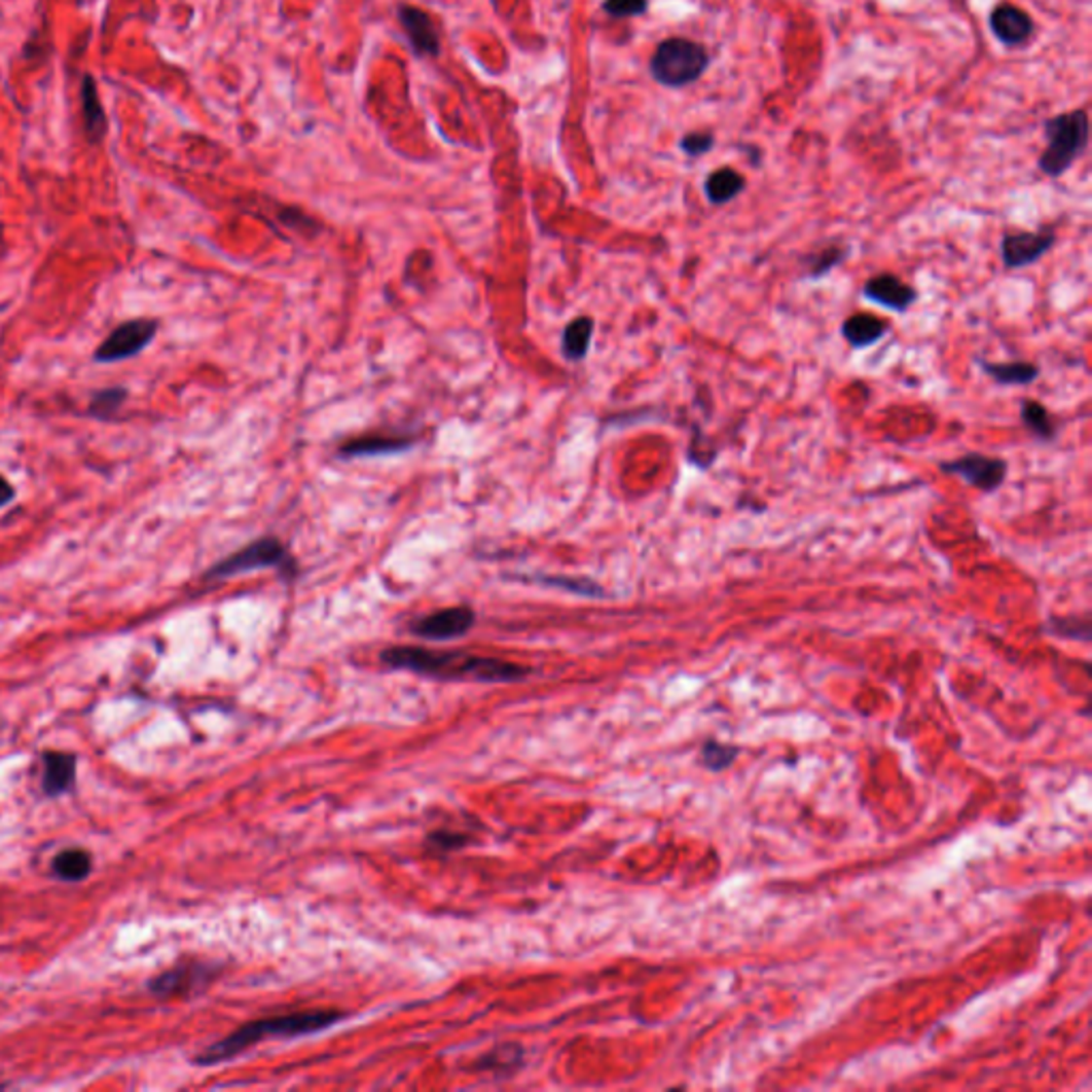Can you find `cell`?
<instances>
[{
    "label": "cell",
    "instance_id": "1",
    "mask_svg": "<svg viewBox=\"0 0 1092 1092\" xmlns=\"http://www.w3.org/2000/svg\"><path fill=\"white\" fill-rule=\"evenodd\" d=\"M391 670H408L442 681H480L510 683L530 675L525 666L504 662L498 657H482L464 651H431L423 647H391L380 655Z\"/></svg>",
    "mask_w": 1092,
    "mask_h": 1092
},
{
    "label": "cell",
    "instance_id": "2",
    "mask_svg": "<svg viewBox=\"0 0 1092 1092\" xmlns=\"http://www.w3.org/2000/svg\"><path fill=\"white\" fill-rule=\"evenodd\" d=\"M343 1018H347L343 1012L319 1010V1012H297V1014H284V1016L254 1020V1022L240 1026L231 1034H226L224 1040L212 1044L204 1052H198L194 1056V1065L214 1067V1065H220V1062L233 1060L238 1054L246 1052L248 1048L256 1044H261L263 1040L305 1038V1034H314V1032H321L325 1028L335 1026Z\"/></svg>",
    "mask_w": 1092,
    "mask_h": 1092
},
{
    "label": "cell",
    "instance_id": "3",
    "mask_svg": "<svg viewBox=\"0 0 1092 1092\" xmlns=\"http://www.w3.org/2000/svg\"><path fill=\"white\" fill-rule=\"evenodd\" d=\"M1088 113L1084 109L1052 116L1044 126L1048 146L1038 160L1042 174L1048 178L1065 176L1088 146Z\"/></svg>",
    "mask_w": 1092,
    "mask_h": 1092
},
{
    "label": "cell",
    "instance_id": "4",
    "mask_svg": "<svg viewBox=\"0 0 1092 1092\" xmlns=\"http://www.w3.org/2000/svg\"><path fill=\"white\" fill-rule=\"evenodd\" d=\"M708 49L692 39L670 37L657 45L651 56V75L666 88H685L698 81L708 69Z\"/></svg>",
    "mask_w": 1092,
    "mask_h": 1092
},
{
    "label": "cell",
    "instance_id": "5",
    "mask_svg": "<svg viewBox=\"0 0 1092 1092\" xmlns=\"http://www.w3.org/2000/svg\"><path fill=\"white\" fill-rule=\"evenodd\" d=\"M261 568H278L286 574H295V563L289 551H286V546L274 536H267V538L254 540L252 544L244 546L242 551L228 555L226 559L212 566L206 574V579L208 581L231 579V577H238V574H246V572L261 570Z\"/></svg>",
    "mask_w": 1092,
    "mask_h": 1092
},
{
    "label": "cell",
    "instance_id": "6",
    "mask_svg": "<svg viewBox=\"0 0 1092 1092\" xmlns=\"http://www.w3.org/2000/svg\"><path fill=\"white\" fill-rule=\"evenodd\" d=\"M1008 462L1000 457H990L984 452H967L962 457L941 462L939 472L947 476H958L969 486L982 494H994L1008 478Z\"/></svg>",
    "mask_w": 1092,
    "mask_h": 1092
},
{
    "label": "cell",
    "instance_id": "7",
    "mask_svg": "<svg viewBox=\"0 0 1092 1092\" xmlns=\"http://www.w3.org/2000/svg\"><path fill=\"white\" fill-rule=\"evenodd\" d=\"M158 321L154 319H133L113 329L95 351V361L99 363H116L137 357L143 349H148L156 337Z\"/></svg>",
    "mask_w": 1092,
    "mask_h": 1092
},
{
    "label": "cell",
    "instance_id": "8",
    "mask_svg": "<svg viewBox=\"0 0 1092 1092\" xmlns=\"http://www.w3.org/2000/svg\"><path fill=\"white\" fill-rule=\"evenodd\" d=\"M216 975H218V969L210 962L186 960L174 969L156 975L154 980H150L148 988L158 998H184L196 992H204L212 984Z\"/></svg>",
    "mask_w": 1092,
    "mask_h": 1092
},
{
    "label": "cell",
    "instance_id": "9",
    "mask_svg": "<svg viewBox=\"0 0 1092 1092\" xmlns=\"http://www.w3.org/2000/svg\"><path fill=\"white\" fill-rule=\"evenodd\" d=\"M1056 244L1054 228H1040V231H1018L1005 233L1000 238V258L1005 269H1022L1038 263Z\"/></svg>",
    "mask_w": 1092,
    "mask_h": 1092
},
{
    "label": "cell",
    "instance_id": "10",
    "mask_svg": "<svg viewBox=\"0 0 1092 1092\" xmlns=\"http://www.w3.org/2000/svg\"><path fill=\"white\" fill-rule=\"evenodd\" d=\"M476 615L470 607H452L431 613L410 625V631L418 639L427 641H450L466 636L474 627Z\"/></svg>",
    "mask_w": 1092,
    "mask_h": 1092
},
{
    "label": "cell",
    "instance_id": "11",
    "mask_svg": "<svg viewBox=\"0 0 1092 1092\" xmlns=\"http://www.w3.org/2000/svg\"><path fill=\"white\" fill-rule=\"evenodd\" d=\"M862 295L867 301L877 303L895 314H905L917 301L919 293L915 286L907 284L895 274H879L862 286Z\"/></svg>",
    "mask_w": 1092,
    "mask_h": 1092
},
{
    "label": "cell",
    "instance_id": "12",
    "mask_svg": "<svg viewBox=\"0 0 1092 1092\" xmlns=\"http://www.w3.org/2000/svg\"><path fill=\"white\" fill-rule=\"evenodd\" d=\"M990 28L1003 45L1020 47L1032 37L1034 22L1024 9L1010 0H1003L990 13Z\"/></svg>",
    "mask_w": 1092,
    "mask_h": 1092
},
{
    "label": "cell",
    "instance_id": "13",
    "mask_svg": "<svg viewBox=\"0 0 1092 1092\" xmlns=\"http://www.w3.org/2000/svg\"><path fill=\"white\" fill-rule=\"evenodd\" d=\"M41 790L59 798L73 790L77 779V756L69 752H45L41 758Z\"/></svg>",
    "mask_w": 1092,
    "mask_h": 1092
},
{
    "label": "cell",
    "instance_id": "14",
    "mask_svg": "<svg viewBox=\"0 0 1092 1092\" xmlns=\"http://www.w3.org/2000/svg\"><path fill=\"white\" fill-rule=\"evenodd\" d=\"M887 329H889L887 321L879 319V316L875 314L860 312V314L847 316L841 327V333L853 351H865V349L875 347L879 339H883Z\"/></svg>",
    "mask_w": 1092,
    "mask_h": 1092
},
{
    "label": "cell",
    "instance_id": "15",
    "mask_svg": "<svg viewBox=\"0 0 1092 1092\" xmlns=\"http://www.w3.org/2000/svg\"><path fill=\"white\" fill-rule=\"evenodd\" d=\"M399 22L406 28L408 39L412 41V47L416 49V53H425V56L438 53L440 41L436 35V28L425 11L404 5L399 9Z\"/></svg>",
    "mask_w": 1092,
    "mask_h": 1092
},
{
    "label": "cell",
    "instance_id": "16",
    "mask_svg": "<svg viewBox=\"0 0 1092 1092\" xmlns=\"http://www.w3.org/2000/svg\"><path fill=\"white\" fill-rule=\"evenodd\" d=\"M977 365L982 367L986 376H990L1000 387H1026L1032 385L1042 376L1040 365L1030 361H1008V363H992L984 359H975Z\"/></svg>",
    "mask_w": 1092,
    "mask_h": 1092
},
{
    "label": "cell",
    "instance_id": "17",
    "mask_svg": "<svg viewBox=\"0 0 1092 1092\" xmlns=\"http://www.w3.org/2000/svg\"><path fill=\"white\" fill-rule=\"evenodd\" d=\"M81 109H83L85 135H88L93 143L103 141L107 133V118H105V109L99 99L97 81L88 73H85L81 79Z\"/></svg>",
    "mask_w": 1092,
    "mask_h": 1092
},
{
    "label": "cell",
    "instance_id": "18",
    "mask_svg": "<svg viewBox=\"0 0 1092 1092\" xmlns=\"http://www.w3.org/2000/svg\"><path fill=\"white\" fill-rule=\"evenodd\" d=\"M747 188V180L742 174H738L732 167L715 169L704 180V194L711 206H728L742 190Z\"/></svg>",
    "mask_w": 1092,
    "mask_h": 1092
},
{
    "label": "cell",
    "instance_id": "19",
    "mask_svg": "<svg viewBox=\"0 0 1092 1092\" xmlns=\"http://www.w3.org/2000/svg\"><path fill=\"white\" fill-rule=\"evenodd\" d=\"M93 856L81 847H69L53 856L51 873L56 879L67 883H79L93 873Z\"/></svg>",
    "mask_w": 1092,
    "mask_h": 1092
},
{
    "label": "cell",
    "instance_id": "20",
    "mask_svg": "<svg viewBox=\"0 0 1092 1092\" xmlns=\"http://www.w3.org/2000/svg\"><path fill=\"white\" fill-rule=\"evenodd\" d=\"M414 444V440L406 438H391V436H367V438H355L339 446L337 454L343 459H357V457H373V454H393L408 450Z\"/></svg>",
    "mask_w": 1092,
    "mask_h": 1092
},
{
    "label": "cell",
    "instance_id": "21",
    "mask_svg": "<svg viewBox=\"0 0 1092 1092\" xmlns=\"http://www.w3.org/2000/svg\"><path fill=\"white\" fill-rule=\"evenodd\" d=\"M1020 421L1030 431L1032 438L1040 442H1054L1056 440V421L1050 414V410L1034 399H1022L1020 404Z\"/></svg>",
    "mask_w": 1092,
    "mask_h": 1092
},
{
    "label": "cell",
    "instance_id": "22",
    "mask_svg": "<svg viewBox=\"0 0 1092 1092\" xmlns=\"http://www.w3.org/2000/svg\"><path fill=\"white\" fill-rule=\"evenodd\" d=\"M851 254V248L849 246H843V244H830V246H824L822 250L813 252L807 261H804V274L802 278L804 280H822L826 278L830 271H835L839 265H843L847 258Z\"/></svg>",
    "mask_w": 1092,
    "mask_h": 1092
},
{
    "label": "cell",
    "instance_id": "23",
    "mask_svg": "<svg viewBox=\"0 0 1092 1092\" xmlns=\"http://www.w3.org/2000/svg\"><path fill=\"white\" fill-rule=\"evenodd\" d=\"M593 321L589 319V316H581V319L572 321L566 331H563V337H561V349H563V355L570 359V361H581L587 357L589 353V343H591V337H593Z\"/></svg>",
    "mask_w": 1092,
    "mask_h": 1092
},
{
    "label": "cell",
    "instance_id": "24",
    "mask_svg": "<svg viewBox=\"0 0 1092 1092\" xmlns=\"http://www.w3.org/2000/svg\"><path fill=\"white\" fill-rule=\"evenodd\" d=\"M129 391L124 387H109V389H103V391H97L90 399V406H88V414L95 416V418H101V421H107L109 416L116 414L120 410V406L124 404Z\"/></svg>",
    "mask_w": 1092,
    "mask_h": 1092
},
{
    "label": "cell",
    "instance_id": "25",
    "mask_svg": "<svg viewBox=\"0 0 1092 1092\" xmlns=\"http://www.w3.org/2000/svg\"><path fill=\"white\" fill-rule=\"evenodd\" d=\"M1046 629L1054 636L1069 639V641H1090V621L1088 617H1058L1050 619Z\"/></svg>",
    "mask_w": 1092,
    "mask_h": 1092
},
{
    "label": "cell",
    "instance_id": "26",
    "mask_svg": "<svg viewBox=\"0 0 1092 1092\" xmlns=\"http://www.w3.org/2000/svg\"><path fill=\"white\" fill-rule=\"evenodd\" d=\"M523 1058V1048L516 1046V1044H506V1046H500L496 1048L494 1052H488L486 1056L480 1058L478 1067L482 1069H488V1071H506V1069H512L521 1062Z\"/></svg>",
    "mask_w": 1092,
    "mask_h": 1092
},
{
    "label": "cell",
    "instance_id": "27",
    "mask_svg": "<svg viewBox=\"0 0 1092 1092\" xmlns=\"http://www.w3.org/2000/svg\"><path fill=\"white\" fill-rule=\"evenodd\" d=\"M536 583H542V585H549V587H555V589H566V591H572L577 595H585V597H605L607 591L602 585L593 583L591 579H570V577H536Z\"/></svg>",
    "mask_w": 1092,
    "mask_h": 1092
},
{
    "label": "cell",
    "instance_id": "28",
    "mask_svg": "<svg viewBox=\"0 0 1092 1092\" xmlns=\"http://www.w3.org/2000/svg\"><path fill=\"white\" fill-rule=\"evenodd\" d=\"M738 756V750L732 744H724L717 740H706L700 750V762L708 770H724L728 768L734 758Z\"/></svg>",
    "mask_w": 1092,
    "mask_h": 1092
},
{
    "label": "cell",
    "instance_id": "29",
    "mask_svg": "<svg viewBox=\"0 0 1092 1092\" xmlns=\"http://www.w3.org/2000/svg\"><path fill=\"white\" fill-rule=\"evenodd\" d=\"M468 843H470V837L464 835V832H454V830H436L427 837V847L438 853L457 851V849L466 847Z\"/></svg>",
    "mask_w": 1092,
    "mask_h": 1092
},
{
    "label": "cell",
    "instance_id": "30",
    "mask_svg": "<svg viewBox=\"0 0 1092 1092\" xmlns=\"http://www.w3.org/2000/svg\"><path fill=\"white\" fill-rule=\"evenodd\" d=\"M713 148H715V137H713V133H700V131H694V133H687V135L681 139V150H683L687 156H692V158L704 156V154H708Z\"/></svg>",
    "mask_w": 1092,
    "mask_h": 1092
},
{
    "label": "cell",
    "instance_id": "31",
    "mask_svg": "<svg viewBox=\"0 0 1092 1092\" xmlns=\"http://www.w3.org/2000/svg\"><path fill=\"white\" fill-rule=\"evenodd\" d=\"M647 9L649 0H605V11L613 17H636Z\"/></svg>",
    "mask_w": 1092,
    "mask_h": 1092
},
{
    "label": "cell",
    "instance_id": "32",
    "mask_svg": "<svg viewBox=\"0 0 1092 1092\" xmlns=\"http://www.w3.org/2000/svg\"><path fill=\"white\" fill-rule=\"evenodd\" d=\"M15 486L0 474V508H5L7 504H11L15 500Z\"/></svg>",
    "mask_w": 1092,
    "mask_h": 1092
}]
</instances>
